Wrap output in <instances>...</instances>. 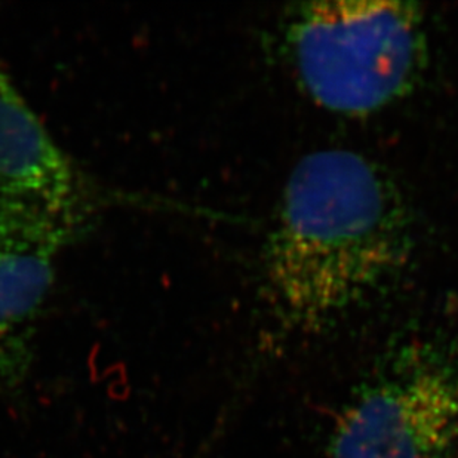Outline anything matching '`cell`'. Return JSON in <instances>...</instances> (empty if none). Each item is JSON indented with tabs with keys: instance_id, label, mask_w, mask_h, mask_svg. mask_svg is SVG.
<instances>
[{
	"instance_id": "cell-1",
	"label": "cell",
	"mask_w": 458,
	"mask_h": 458,
	"mask_svg": "<svg viewBox=\"0 0 458 458\" xmlns=\"http://www.w3.org/2000/svg\"><path fill=\"white\" fill-rule=\"evenodd\" d=\"M414 243L410 205L385 169L353 150H319L284 187L266 281L286 319L320 328L398 276Z\"/></svg>"
},
{
	"instance_id": "cell-2",
	"label": "cell",
	"mask_w": 458,
	"mask_h": 458,
	"mask_svg": "<svg viewBox=\"0 0 458 458\" xmlns=\"http://www.w3.org/2000/svg\"><path fill=\"white\" fill-rule=\"evenodd\" d=\"M282 48L295 79L322 107L367 114L408 96L428 60L414 2H303L285 13Z\"/></svg>"
},
{
	"instance_id": "cell-3",
	"label": "cell",
	"mask_w": 458,
	"mask_h": 458,
	"mask_svg": "<svg viewBox=\"0 0 458 458\" xmlns=\"http://www.w3.org/2000/svg\"><path fill=\"white\" fill-rule=\"evenodd\" d=\"M331 458H458V340L394 347L338 415Z\"/></svg>"
},
{
	"instance_id": "cell-4",
	"label": "cell",
	"mask_w": 458,
	"mask_h": 458,
	"mask_svg": "<svg viewBox=\"0 0 458 458\" xmlns=\"http://www.w3.org/2000/svg\"><path fill=\"white\" fill-rule=\"evenodd\" d=\"M108 202L110 191L54 139L0 52V243L60 252Z\"/></svg>"
},
{
	"instance_id": "cell-5",
	"label": "cell",
	"mask_w": 458,
	"mask_h": 458,
	"mask_svg": "<svg viewBox=\"0 0 458 458\" xmlns=\"http://www.w3.org/2000/svg\"><path fill=\"white\" fill-rule=\"evenodd\" d=\"M56 254L0 243V392L20 385L30 369L38 327L55 282Z\"/></svg>"
}]
</instances>
